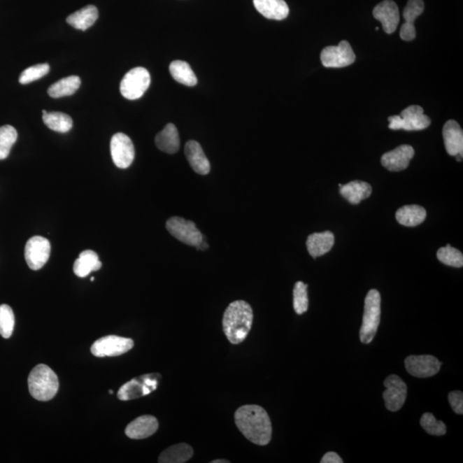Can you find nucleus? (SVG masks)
I'll use <instances>...</instances> for the list:
<instances>
[{
  "label": "nucleus",
  "mask_w": 463,
  "mask_h": 463,
  "mask_svg": "<svg viewBox=\"0 0 463 463\" xmlns=\"http://www.w3.org/2000/svg\"><path fill=\"white\" fill-rule=\"evenodd\" d=\"M235 423L249 441L257 446L271 442L272 425L268 413L257 405H245L235 412Z\"/></svg>",
  "instance_id": "f257e3e1"
},
{
  "label": "nucleus",
  "mask_w": 463,
  "mask_h": 463,
  "mask_svg": "<svg viewBox=\"0 0 463 463\" xmlns=\"http://www.w3.org/2000/svg\"><path fill=\"white\" fill-rule=\"evenodd\" d=\"M253 322L252 306L244 301H235L223 315V332L232 344H240L248 337Z\"/></svg>",
  "instance_id": "f03ea898"
},
{
  "label": "nucleus",
  "mask_w": 463,
  "mask_h": 463,
  "mask_svg": "<svg viewBox=\"0 0 463 463\" xmlns=\"http://www.w3.org/2000/svg\"><path fill=\"white\" fill-rule=\"evenodd\" d=\"M30 394L36 400H52L58 392L59 378L50 367L40 364L31 371L28 379Z\"/></svg>",
  "instance_id": "7ed1b4c3"
},
{
  "label": "nucleus",
  "mask_w": 463,
  "mask_h": 463,
  "mask_svg": "<svg viewBox=\"0 0 463 463\" xmlns=\"http://www.w3.org/2000/svg\"><path fill=\"white\" fill-rule=\"evenodd\" d=\"M381 317V295L376 290L368 292L365 299L363 322L359 332L362 343H371L378 332Z\"/></svg>",
  "instance_id": "20e7f679"
},
{
  "label": "nucleus",
  "mask_w": 463,
  "mask_h": 463,
  "mask_svg": "<svg viewBox=\"0 0 463 463\" xmlns=\"http://www.w3.org/2000/svg\"><path fill=\"white\" fill-rule=\"evenodd\" d=\"M388 120L389 128L394 131H421L431 124L430 117L425 115L423 108L417 105L409 106L400 115L390 116Z\"/></svg>",
  "instance_id": "39448f33"
},
{
  "label": "nucleus",
  "mask_w": 463,
  "mask_h": 463,
  "mask_svg": "<svg viewBox=\"0 0 463 463\" xmlns=\"http://www.w3.org/2000/svg\"><path fill=\"white\" fill-rule=\"evenodd\" d=\"M150 75L145 68L136 67L129 71L120 83V93L128 100L141 98L150 85Z\"/></svg>",
  "instance_id": "423d86ee"
},
{
  "label": "nucleus",
  "mask_w": 463,
  "mask_h": 463,
  "mask_svg": "<svg viewBox=\"0 0 463 463\" xmlns=\"http://www.w3.org/2000/svg\"><path fill=\"white\" fill-rule=\"evenodd\" d=\"M159 374H147L131 379L124 383L117 392V398L121 401H130L147 396L157 389Z\"/></svg>",
  "instance_id": "0eeeda50"
},
{
  "label": "nucleus",
  "mask_w": 463,
  "mask_h": 463,
  "mask_svg": "<svg viewBox=\"0 0 463 463\" xmlns=\"http://www.w3.org/2000/svg\"><path fill=\"white\" fill-rule=\"evenodd\" d=\"M166 227L170 234L185 245L196 248L203 241L202 233L192 221L173 216L166 222Z\"/></svg>",
  "instance_id": "6e6552de"
},
{
  "label": "nucleus",
  "mask_w": 463,
  "mask_h": 463,
  "mask_svg": "<svg viewBox=\"0 0 463 463\" xmlns=\"http://www.w3.org/2000/svg\"><path fill=\"white\" fill-rule=\"evenodd\" d=\"M322 66L327 68H341L350 66L356 56L348 41H343L337 45H329L321 52Z\"/></svg>",
  "instance_id": "1a4fd4ad"
},
{
  "label": "nucleus",
  "mask_w": 463,
  "mask_h": 463,
  "mask_svg": "<svg viewBox=\"0 0 463 463\" xmlns=\"http://www.w3.org/2000/svg\"><path fill=\"white\" fill-rule=\"evenodd\" d=\"M134 347V341L117 336H107L99 339L91 347V352L96 357H115L125 354Z\"/></svg>",
  "instance_id": "9d476101"
},
{
  "label": "nucleus",
  "mask_w": 463,
  "mask_h": 463,
  "mask_svg": "<svg viewBox=\"0 0 463 463\" xmlns=\"http://www.w3.org/2000/svg\"><path fill=\"white\" fill-rule=\"evenodd\" d=\"M51 253V244L41 236L30 238L25 246V259L33 271H39L48 263Z\"/></svg>",
  "instance_id": "9b49d317"
},
{
  "label": "nucleus",
  "mask_w": 463,
  "mask_h": 463,
  "mask_svg": "<svg viewBox=\"0 0 463 463\" xmlns=\"http://www.w3.org/2000/svg\"><path fill=\"white\" fill-rule=\"evenodd\" d=\"M113 163L117 168L128 169L132 164L135 158L134 143L127 135L116 134L113 136L110 143Z\"/></svg>",
  "instance_id": "f8f14e48"
},
{
  "label": "nucleus",
  "mask_w": 463,
  "mask_h": 463,
  "mask_svg": "<svg viewBox=\"0 0 463 463\" xmlns=\"http://www.w3.org/2000/svg\"><path fill=\"white\" fill-rule=\"evenodd\" d=\"M385 390L383 393L385 407L392 412L402 408L407 398V385L397 375H390L383 382Z\"/></svg>",
  "instance_id": "ddd939ff"
},
{
  "label": "nucleus",
  "mask_w": 463,
  "mask_h": 463,
  "mask_svg": "<svg viewBox=\"0 0 463 463\" xmlns=\"http://www.w3.org/2000/svg\"><path fill=\"white\" fill-rule=\"evenodd\" d=\"M442 362L432 355H410L405 359V367L413 377L426 378L439 373Z\"/></svg>",
  "instance_id": "4468645a"
},
{
  "label": "nucleus",
  "mask_w": 463,
  "mask_h": 463,
  "mask_svg": "<svg viewBox=\"0 0 463 463\" xmlns=\"http://www.w3.org/2000/svg\"><path fill=\"white\" fill-rule=\"evenodd\" d=\"M373 17L381 22L383 29L387 34L396 31L400 22L399 9L392 0H385L378 3L373 10Z\"/></svg>",
  "instance_id": "2eb2a0df"
},
{
  "label": "nucleus",
  "mask_w": 463,
  "mask_h": 463,
  "mask_svg": "<svg viewBox=\"0 0 463 463\" xmlns=\"http://www.w3.org/2000/svg\"><path fill=\"white\" fill-rule=\"evenodd\" d=\"M415 155V150L410 145H401L396 149L383 154L381 163L385 169L392 172H399L408 168L410 161Z\"/></svg>",
  "instance_id": "dca6fc26"
},
{
  "label": "nucleus",
  "mask_w": 463,
  "mask_h": 463,
  "mask_svg": "<svg viewBox=\"0 0 463 463\" xmlns=\"http://www.w3.org/2000/svg\"><path fill=\"white\" fill-rule=\"evenodd\" d=\"M425 9L423 0H408L404 10L405 24L401 26L400 36L402 40L410 41L416 37L415 21L422 14Z\"/></svg>",
  "instance_id": "f3484780"
},
{
  "label": "nucleus",
  "mask_w": 463,
  "mask_h": 463,
  "mask_svg": "<svg viewBox=\"0 0 463 463\" xmlns=\"http://www.w3.org/2000/svg\"><path fill=\"white\" fill-rule=\"evenodd\" d=\"M158 427V421L155 417L140 416L128 425L125 428V434L131 439H144L155 434Z\"/></svg>",
  "instance_id": "a211bd4d"
},
{
  "label": "nucleus",
  "mask_w": 463,
  "mask_h": 463,
  "mask_svg": "<svg viewBox=\"0 0 463 463\" xmlns=\"http://www.w3.org/2000/svg\"><path fill=\"white\" fill-rule=\"evenodd\" d=\"M443 136L448 154L451 157L463 155V131L457 121H447L443 129Z\"/></svg>",
  "instance_id": "6ab92c4d"
},
{
  "label": "nucleus",
  "mask_w": 463,
  "mask_h": 463,
  "mask_svg": "<svg viewBox=\"0 0 463 463\" xmlns=\"http://www.w3.org/2000/svg\"><path fill=\"white\" fill-rule=\"evenodd\" d=\"M185 157L187 158L190 166L200 176H206L211 172V163L201 147L199 143L191 140L185 144Z\"/></svg>",
  "instance_id": "aec40b11"
},
{
  "label": "nucleus",
  "mask_w": 463,
  "mask_h": 463,
  "mask_svg": "<svg viewBox=\"0 0 463 463\" xmlns=\"http://www.w3.org/2000/svg\"><path fill=\"white\" fill-rule=\"evenodd\" d=\"M334 244H335V235L329 231L311 234L306 241L307 250L314 259L329 252Z\"/></svg>",
  "instance_id": "412c9836"
},
{
  "label": "nucleus",
  "mask_w": 463,
  "mask_h": 463,
  "mask_svg": "<svg viewBox=\"0 0 463 463\" xmlns=\"http://www.w3.org/2000/svg\"><path fill=\"white\" fill-rule=\"evenodd\" d=\"M254 6L264 17L273 20H283L290 14V8L284 0H253Z\"/></svg>",
  "instance_id": "4be33fe9"
},
{
  "label": "nucleus",
  "mask_w": 463,
  "mask_h": 463,
  "mask_svg": "<svg viewBox=\"0 0 463 463\" xmlns=\"http://www.w3.org/2000/svg\"><path fill=\"white\" fill-rule=\"evenodd\" d=\"M155 144L159 150L168 154H176L180 150V140L176 125L168 124L155 136Z\"/></svg>",
  "instance_id": "5701e85b"
},
{
  "label": "nucleus",
  "mask_w": 463,
  "mask_h": 463,
  "mask_svg": "<svg viewBox=\"0 0 463 463\" xmlns=\"http://www.w3.org/2000/svg\"><path fill=\"white\" fill-rule=\"evenodd\" d=\"M373 192V188L366 182L355 180L340 187V194L352 204H359L368 199Z\"/></svg>",
  "instance_id": "b1692460"
},
{
  "label": "nucleus",
  "mask_w": 463,
  "mask_h": 463,
  "mask_svg": "<svg viewBox=\"0 0 463 463\" xmlns=\"http://www.w3.org/2000/svg\"><path fill=\"white\" fill-rule=\"evenodd\" d=\"M427 218V211L420 205H405L397 211L396 219L405 227H416Z\"/></svg>",
  "instance_id": "393cba45"
},
{
  "label": "nucleus",
  "mask_w": 463,
  "mask_h": 463,
  "mask_svg": "<svg viewBox=\"0 0 463 463\" xmlns=\"http://www.w3.org/2000/svg\"><path fill=\"white\" fill-rule=\"evenodd\" d=\"M101 265L97 254L93 250H87L83 252L78 259L75 261L73 271L76 276L85 278L91 272L101 269Z\"/></svg>",
  "instance_id": "a878e982"
},
{
  "label": "nucleus",
  "mask_w": 463,
  "mask_h": 463,
  "mask_svg": "<svg viewBox=\"0 0 463 463\" xmlns=\"http://www.w3.org/2000/svg\"><path fill=\"white\" fill-rule=\"evenodd\" d=\"M99 17L98 10L94 6H88L76 11L67 17L66 22L72 27L83 30L88 29L97 22Z\"/></svg>",
  "instance_id": "bb28decb"
},
{
  "label": "nucleus",
  "mask_w": 463,
  "mask_h": 463,
  "mask_svg": "<svg viewBox=\"0 0 463 463\" xmlns=\"http://www.w3.org/2000/svg\"><path fill=\"white\" fill-rule=\"evenodd\" d=\"M193 450L187 443H178L163 451L159 457L160 463H184L192 457Z\"/></svg>",
  "instance_id": "cd10ccee"
},
{
  "label": "nucleus",
  "mask_w": 463,
  "mask_h": 463,
  "mask_svg": "<svg viewBox=\"0 0 463 463\" xmlns=\"http://www.w3.org/2000/svg\"><path fill=\"white\" fill-rule=\"evenodd\" d=\"M81 85V79L78 76L62 78L49 87L48 93L52 98L69 97L76 93Z\"/></svg>",
  "instance_id": "c85d7f7f"
},
{
  "label": "nucleus",
  "mask_w": 463,
  "mask_h": 463,
  "mask_svg": "<svg viewBox=\"0 0 463 463\" xmlns=\"http://www.w3.org/2000/svg\"><path fill=\"white\" fill-rule=\"evenodd\" d=\"M169 71L174 80L188 87L195 86L197 78L189 64L182 60H176L170 64Z\"/></svg>",
  "instance_id": "c756f323"
},
{
  "label": "nucleus",
  "mask_w": 463,
  "mask_h": 463,
  "mask_svg": "<svg viewBox=\"0 0 463 463\" xmlns=\"http://www.w3.org/2000/svg\"><path fill=\"white\" fill-rule=\"evenodd\" d=\"M43 122L51 130L66 134L73 127V121L66 113L60 112H52L43 113Z\"/></svg>",
  "instance_id": "7c9ffc66"
},
{
  "label": "nucleus",
  "mask_w": 463,
  "mask_h": 463,
  "mask_svg": "<svg viewBox=\"0 0 463 463\" xmlns=\"http://www.w3.org/2000/svg\"><path fill=\"white\" fill-rule=\"evenodd\" d=\"M17 140V131L11 125L0 127V160L8 157L11 148Z\"/></svg>",
  "instance_id": "2f4dec72"
},
{
  "label": "nucleus",
  "mask_w": 463,
  "mask_h": 463,
  "mask_svg": "<svg viewBox=\"0 0 463 463\" xmlns=\"http://www.w3.org/2000/svg\"><path fill=\"white\" fill-rule=\"evenodd\" d=\"M438 259L448 266L462 268L463 266V255L460 250L447 245L440 248L436 252Z\"/></svg>",
  "instance_id": "473e14b6"
},
{
  "label": "nucleus",
  "mask_w": 463,
  "mask_h": 463,
  "mask_svg": "<svg viewBox=\"0 0 463 463\" xmlns=\"http://www.w3.org/2000/svg\"><path fill=\"white\" fill-rule=\"evenodd\" d=\"M308 285L303 282H297L294 287V309L298 315L305 313L308 310L309 299L307 294Z\"/></svg>",
  "instance_id": "72a5a7b5"
},
{
  "label": "nucleus",
  "mask_w": 463,
  "mask_h": 463,
  "mask_svg": "<svg viewBox=\"0 0 463 463\" xmlns=\"http://www.w3.org/2000/svg\"><path fill=\"white\" fill-rule=\"evenodd\" d=\"M15 317L13 309L8 305L0 306V335L8 339L13 335Z\"/></svg>",
  "instance_id": "f704fd0d"
},
{
  "label": "nucleus",
  "mask_w": 463,
  "mask_h": 463,
  "mask_svg": "<svg viewBox=\"0 0 463 463\" xmlns=\"http://www.w3.org/2000/svg\"><path fill=\"white\" fill-rule=\"evenodd\" d=\"M420 425L428 434L434 436L446 434L447 428L446 424L441 420H436L431 413H424L420 419Z\"/></svg>",
  "instance_id": "c9c22d12"
},
{
  "label": "nucleus",
  "mask_w": 463,
  "mask_h": 463,
  "mask_svg": "<svg viewBox=\"0 0 463 463\" xmlns=\"http://www.w3.org/2000/svg\"><path fill=\"white\" fill-rule=\"evenodd\" d=\"M50 71L48 64H39L30 66L22 72L19 77V83L22 85H28L34 81L39 80Z\"/></svg>",
  "instance_id": "e433bc0d"
},
{
  "label": "nucleus",
  "mask_w": 463,
  "mask_h": 463,
  "mask_svg": "<svg viewBox=\"0 0 463 463\" xmlns=\"http://www.w3.org/2000/svg\"><path fill=\"white\" fill-rule=\"evenodd\" d=\"M449 402L451 408L457 415L463 413V394L462 392H453L449 394Z\"/></svg>",
  "instance_id": "4c0bfd02"
},
{
  "label": "nucleus",
  "mask_w": 463,
  "mask_h": 463,
  "mask_svg": "<svg viewBox=\"0 0 463 463\" xmlns=\"http://www.w3.org/2000/svg\"><path fill=\"white\" fill-rule=\"evenodd\" d=\"M343 459H341L339 455L335 453H326L324 457H322L321 463H343Z\"/></svg>",
  "instance_id": "58836bf2"
},
{
  "label": "nucleus",
  "mask_w": 463,
  "mask_h": 463,
  "mask_svg": "<svg viewBox=\"0 0 463 463\" xmlns=\"http://www.w3.org/2000/svg\"><path fill=\"white\" fill-rule=\"evenodd\" d=\"M196 248L199 250H205L208 248V243L204 240V238H203V241L199 245L196 246Z\"/></svg>",
  "instance_id": "ea45409f"
},
{
  "label": "nucleus",
  "mask_w": 463,
  "mask_h": 463,
  "mask_svg": "<svg viewBox=\"0 0 463 463\" xmlns=\"http://www.w3.org/2000/svg\"><path fill=\"white\" fill-rule=\"evenodd\" d=\"M212 463H229V461L227 460H215Z\"/></svg>",
  "instance_id": "a19ab883"
},
{
  "label": "nucleus",
  "mask_w": 463,
  "mask_h": 463,
  "mask_svg": "<svg viewBox=\"0 0 463 463\" xmlns=\"http://www.w3.org/2000/svg\"><path fill=\"white\" fill-rule=\"evenodd\" d=\"M109 394H113V390H109Z\"/></svg>",
  "instance_id": "79ce46f5"
},
{
  "label": "nucleus",
  "mask_w": 463,
  "mask_h": 463,
  "mask_svg": "<svg viewBox=\"0 0 463 463\" xmlns=\"http://www.w3.org/2000/svg\"><path fill=\"white\" fill-rule=\"evenodd\" d=\"M94 280V277H92V278H91V282H93Z\"/></svg>",
  "instance_id": "37998d69"
}]
</instances>
